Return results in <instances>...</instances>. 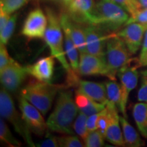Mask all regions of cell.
Segmentation results:
<instances>
[{
  "label": "cell",
  "mask_w": 147,
  "mask_h": 147,
  "mask_svg": "<svg viewBox=\"0 0 147 147\" xmlns=\"http://www.w3.org/2000/svg\"><path fill=\"white\" fill-rule=\"evenodd\" d=\"M31 0H0V9L12 14L26 5Z\"/></svg>",
  "instance_id": "27"
},
{
  "label": "cell",
  "mask_w": 147,
  "mask_h": 147,
  "mask_svg": "<svg viewBox=\"0 0 147 147\" xmlns=\"http://www.w3.org/2000/svg\"><path fill=\"white\" fill-rule=\"evenodd\" d=\"M141 67L140 59L132 58L131 60L125 66L122 67L117 76L121 81V97L119 110L123 117L127 118V105L130 93L136 87L139 78V72L138 68Z\"/></svg>",
  "instance_id": "7"
},
{
  "label": "cell",
  "mask_w": 147,
  "mask_h": 147,
  "mask_svg": "<svg viewBox=\"0 0 147 147\" xmlns=\"http://www.w3.org/2000/svg\"><path fill=\"white\" fill-rule=\"evenodd\" d=\"M77 91L97 102L107 105L108 100L105 84L89 80H79Z\"/></svg>",
  "instance_id": "18"
},
{
  "label": "cell",
  "mask_w": 147,
  "mask_h": 147,
  "mask_svg": "<svg viewBox=\"0 0 147 147\" xmlns=\"http://www.w3.org/2000/svg\"><path fill=\"white\" fill-rule=\"evenodd\" d=\"M123 8L130 16L134 15L139 9L142 8L136 0H113Z\"/></svg>",
  "instance_id": "30"
},
{
  "label": "cell",
  "mask_w": 147,
  "mask_h": 147,
  "mask_svg": "<svg viewBox=\"0 0 147 147\" xmlns=\"http://www.w3.org/2000/svg\"><path fill=\"white\" fill-rule=\"evenodd\" d=\"M0 140L1 142L12 147L21 146V143L12 135L10 128L2 117L0 119Z\"/></svg>",
  "instance_id": "24"
},
{
  "label": "cell",
  "mask_w": 147,
  "mask_h": 147,
  "mask_svg": "<svg viewBox=\"0 0 147 147\" xmlns=\"http://www.w3.org/2000/svg\"><path fill=\"white\" fill-rule=\"evenodd\" d=\"M61 25L63 33L70 37L80 53H87V41L84 28L80 23L74 21L67 13L62 12L59 15Z\"/></svg>",
  "instance_id": "13"
},
{
  "label": "cell",
  "mask_w": 147,
  "mask_h": 147,
  "mask_svg": "<svg viewBox=\"0 0 147 147\" xmlns=\"http://www.w3.org/2000/svg\"><path fill=\"white\" fill-rule=\"evenodd\" d=\"M147 30V25L138 23L125 25L123 29L117 33L132 55L136 54L142 47L144 34Z\"/></svg>",
  "instance_id": "12"
},
{
  "label": "cell",
  "mask_w": 147,
  "mask_h": 147,
  "mask_svg": "<svg viewBox=\"0 0 147 147\" xmlns=\"http://www.w3.org/2000/svg\"><path fill=\"white\" fill-rule=\"evenodd\" d=\"M36 146L40 147H57L59 146V143L57 140V137L54 136L47 134L46 136V138L39 143H36Z\"/></svg>",
  "instance_id": "35"
},
{
  "label": "cell",
  "mask_w": 147,
  "mask_h": 147,
  "mask_svg": "<svg viewBox=\"0 0 147 147\" xmlns=\"http://www.w3.org/2000/svg\"><path fill=\"white\" fill-rule=\"evenodd\" d=\"M95 5L94 0H71L65 7L66 13L76 23L89 24Z\"/></svg>",
  "instance_id": "15"
},
{
  "label": "cell",
  "mask_w": 147,
  "mask_h": 147,
  "mask_svg": "<svg viewBox=\"0 0 147 147\" xmlns=\"http://www.w3.org/2000/svg\"><path fill=\"white\" fill-rule=\"evenodd\" d=\"M131 55L117 33L110 34L106 46L105 61L107 68L106 77L111 80H116L117 73L131 60Z\"/></svg>",
  "instance_id": "5"
},
{
  "label": "cell",
  "mask_w": 147,
  "mask_h": 147,
  "mask_svg": "<svg viewBox=\"0 0 147 147\" xmlns=\"http://www.w3.org/2000/svg\"><path fill=\"white\" fill-rule=\"evenodd\" d=\"M12 14H9L0 9V31L2 30L3 27L5 26L7 23H8L9 19Z\"/></svg>",
  "instance_id": "37"
},
{
  "label": "cell",
  "mask_w": 147,
  "mask_h": 147,
  "mask_svg": "<svg viewBox=\"0 0 147 147\" xmlns=\"http://www.w3.org/2000/svg\"><path fill=\"white\" fill-rule=\"evenodd\" d=\"M78 113L73 92L67 88L61 90L54 109L47 121L48 128L55 133L74 135V123Z\"/></svg>",
  "instance_id": "2"
},
{
  "label": "cell",
  "mask_w": 147,
  "mask_h": 147,
  "mask_svg": "<svg viewBox=\"0 0 147 147\" xmlns=\"http://www.w3.org/2000/svg\"><path fill=\"white\" fill-rule=\"evenodd\" d=\"M87 41V53L105 59L106 46L110 34L95 25L88 24L84 27Z\"/></svg>",
  "instance_id": "11"
},
{
  "label": "cell",
  "mask_w": 147,
  "mask_h": 147,
  "mask_svg": "<svg viewBox=\"0 0 147 147\" xmlns=\"http://www.w3.org/2000/svg\"><path fill=\"white\" fill-rule=\"evenodd\" d=\"M45 13L48 18V25L44 39L45 40L51 55L59 61L64 69L67 72V88L69 87H76L78 84V75L71 69L68 61L66 59V55L64 49V34L61 25L60 16L52 8L47 7Z\"/></svg>",
  "instance_id": "1"
},
{
  "label": "cell",
  "mask_w": 147,
  "mask_h": 147,
  "mask_svg": "<svg viewBox=\"0 0 147 147\" xmlns=\"http://www.w3.org/2000/svg\"><path fill=\"white\" fill-rule=\"evenodd\" d=\"M65 88H67L65 84H55L37 80L25 86L21 89V95L45 116L52 107L56 95Z\"/></svg>",
  "instance_id": "4"
},
{
  "label": "cell",
  "mask_w": 147,
  "mask_h": 147,
  "mask_svg": "<svg viewBox=\"0 0 147 147\" xmlns=\"http://www.w3.org/2000/svg\"><path fill=\"white\" fill-rule=\"evenodd\" d=\"M57 137L59 146L61 147H82L84 143L79 139L78 136L74 135L65 134V136Z\"/></svg>",
  "instance_id": "29"
},
{
  "label": "cell",
  "mask_w": 147,
  "mask_h": 147,
  "mask_svg": "<svg viewBox=\"0 0 147 147\" xmlns=\"http://www.w3.org/2000/svg\"><path fill=\"white\" fill-rule=\"evenodd\" d=\"M27 74L26 67L22 66L14 60L0 71L1 86L10 93H14L21 87Z\"/></svg>",
  "instance_id": "10"
},
{
  "label": "cell",
  "mask_w": 147,
  "mask_h": 147,
  "mask_svg": "<svg viewBox=\"0 0 147 147\" xmlns=\"http://www.w3.org/2000/svg\"><path fill=\"white\" fill-rule=\"evenodd\" d=\"M0 114L3 119L13 126L15 131L19 134L29 146H36L31 132L20 114L16 110L10 93L5 89L0 91Z\"/></svg>",
  "instance_id": "6"
},
{
  "label": "cell",
  "mask_w": 147,
  "mask_h": 147,
  "mask_svg": "<svg viewBox=\"0 0 147 147\" xmlns=\"http://www.w3.org/2000/svg\"><path fill=\"white\" fill-rule=\"evenodd\" d=\"M87 117L88 116L79 110L73 125L74 131L83 141L89 133L87 126Z\"/></svg>",
  "instance_id": "25"
},
{
  "label": "cell",
  "mask_w": 147,
  "mask_h": 147,
  "mask_svg": "<svg viewBox=\"0 0 147 147\" xmlns=\"http://www.w3.org/2000/svg\"><path fill=\"white\" fill-rule=\"evenodd\" d=\"M26 69L28 74L39 81L50 82L55 69V57L51 55L40 59L36 63L28 65Z\"/></svg>",
  "instance_id": "16"
},
{
  "label": "cell",
  "mask_w": 147,
  "mask_h": 147,
  "mask_svg": "<svg viewBox=\"0 0 147 147\" xmlns=\"http://www.w3.org/2000/svg\"><path fill=\"white\" fill-rule=\"evenodd\" d=\"M18 107L31 132L39 137L45 136L49 129L41 112L21 95L18 98Z\"/></svg>",
  "instance_id": "8"
},
{
  "label": "cell",
  "mask_w": 147,
  "mask_h": 147,
  "mask_svg": "<svg viewBox=\"0 0 147 147\" xmlns=\"http://www.w3.org/2000/svg\"><path fill=\"white\" fill-rule=\"evenodd\" d=\"M109 113H108L107 108L106 107L105 109L101 112L100 116L99 117L98 121H97V130H99L104 137L106 136V129H107L108 124H109Z\"/></svg>",
  "instance_id": "32"
},
{
  "label": "cell",
  "mask_w": 147,
  "mask_h": 147,
  "mask_svg": "<svg viewBox=\"0 0 147 147\" xmlns=\"http://www.w3.org/2000/svg\"><path fill=\"white\" fill-rule=\"evenodd\" d=\"M110 116L109 124L106 131V140L110 144L117 146H125L123 134L120 126L119 108L106 106Z\"/></svg>",
  "instance_id": "17"
},
{
  "label": "cell",
  "mask_w": 147,
  "mask_h": 147,
  "mask_svg": "<svg viewBox=\"0 0 147 147\" xmlns=\"http://www.w3.org/2000/svg\"><path fill=\"white\" fill-rule=\"evenodd\" d=\"M132 113L140 133L147 139V102L136 103L134 106Z\"/></svg>",
  "instance_id": "21"
},
{
  "label": "cell",
  "mask_w": 147,
  "mask_h": 147,
  "mask_svg": "<svg viewBox=\"0 0 147 147\" xmlns=\"http://www.w3.org/2000/svg\"><path fill=\"white\" fill-rule=\"evenodd\" d=\"M141 84L138 92V100L147 102V69L141 71Z\"/></svg>",
  "instance_id": "31"
},
{
  "label": "cell",
  "mask_w": 147,
  "mask_h": 147,
  "mask_svg": "<svg viewBox=\"0 0 147 147\" xmlns=\"http://www.w3.org/2000/svg\"><path fill=\"white\" fill-rule=\"evenodd\" d=\"M74 99L79 110L88 117L93 114L100 113L106 108L105 104L92 100L78 91H76Z\"/></svg>",
  "instance_id": "19"
},
{
  "label": "cell",
  "mask_w": 147,
  "mask_h": 147,
  "mask_svg": "<svg viewBox=\"0 0 147 147\" xmlns=\"http://www.w3.org/2000/svg\"><path fill=\"white\" fill-rule=\"evenodd\" d=\"M101 112L98 113L93 114V115H90L87 117V126L89 132L95 131V130L97 129V121H98L99 117L100 116Z\"/></svg>",
  "instance_id": "36"
},
{
  "label": "cell",
  "mask_w": 147,
  "mask_h": 147,
  "mask_svg": "<svg viewBox=\"0 0 147 147\" xmlns=\"http://www.w3.org/2000/svg\"><path fill=\"white\" fill-rule=\"evenodd\" d=\"M105 85L108 100L106 106L119 108L121 97V84L117 83L115 80H110L105 82Z\"/></svg>",
  "instance_id": "23"
},
{
  "label": "cell",
  "mask_w": 147,
  "mask_h": 147,
  "mask_svg": "<svg viewBox=\"0 0 147 147\" xmlns=\"http://www.w3.org/2000/svg\"><path fill=\"white\" fill-rule=\"evenodd\" d=\"M45 1H53V2L59 3V4L63 5V6L65 8V7L67 6L69 3H70L71 0H45Z\"/></svg>",
  "instance_id": "40"
},
{
  "label": "cell",
  "mask_w": 147,
  "mask_h": 147,
  "mask_svg": "<svg viewBox=\"0 0 147 147\" xmlns=\"http://www.w3.org/2000/svg\"><path fill=\"white\" fill-rule=\"evenodd\" d=\"M105 137L97 129L89 132L83 142L86 147H101L105 144Z\"/></svg>",
  "instance_id": "28"
},
{
  "label": "cell",
  "mask_w": 147,
  "mask_h": 147,
  "mask_svg": "<svg viewBox=\"0 0 147 147\" xmlns=\"http://www.w3.org/2000/svg\"><path fill=\"white\" fill-rule=\"evenodd\" d=\"M113 0H100L95 3L89 23L106 32L114 33L125 25L130 15Z\"/></svg>",
  "instance_id": "3"
},
{
  "label": "cell",
  "mask_w": 147,
  "mask_h": 147,
  "mask_svg": "<svg viewBox=\"0 0 147 147\" xmlns=\"http://www.w3.org/2000/svg\"><path fill=\"white\" fill-rule=\"evenodd\" d=\"M140 63L141 67L147 66V51L144 55L140 56Z\"/></svg>",
  "instance_id": "39"
},
{
  "label": "cell",
  "mask_w": 147,
  "mask_h": 147,
  "mask_svg": "<svg viewBox=\"0 0 147 147\" xmlns=\"http://www.w3.org/2000/svg\"><path fill=\"white\" fill-rule=\"evenodd\" d=\"M14 59L9 55L5 45H0V71L12 63Z\"/></svg>",
  "instance_id": "34"
},
{
  "label": "cell",
  "mask_w": 147,
  "mask_h": 147,
  "mask_svg": "<svg viewBox=\"0 0 147 147\" xmlns=\"http://www.w3.org/2000/svg\"><path fill=\"white\" fill-rule=\"evenodd\" d=\"M18 14L14 13L11 15L10 19L2 30L0 31V42L1 44L6 45L12 37L15 29L16 21H17Z\"/></svg>",
  "instance_id": "26"
},
{
  "label": "cell",
  "mask_w": 147,
  "mask_h": 147,
  "mask_svg": "<svg viewBox=\"0 0 147 147\" xmlns=\"http://www.w3.org/2000/svg\"><path fill=\"white\" fill-rule=\"evenodd\" d=\"M107 72L106 61L88 53H80L78 74L81 76H106Z\"/></svg>",
  "instance_id": "14"
},
{
  "label": "cell",
  "mask_w": 147,
  "mask_h": 147,
  "mask_svg": "<svg viewBox=\"0 0 147 147\" xmlns=\"http://www.w3.org/2000/svg\"><path fill=\"white\" fill-rule=\"evenodd\" d=\"M120 123L126 146L141 147L145 145L143 140L140 136L135 128L127 120V118L120 117Z\"/></svg>",
  "instance_id": "20"
},
{
  "label": "cell",
  "mask_w": 147,
  "mask_h": 147,
  "mask_svg": "<svg viewBox=\"0 0 147 147\" xmlns=\"http://www.w3.org/2000/svg\"><path fill=\"white\" fill-rule=\"evenodd\" d=\"M147 51V30L145 32V35L144 37V40H143L142 42V49H141V52H140V55H144L145 53Z\"/></svg>",
  "instance_id": "38"
},
{
  "label": "cell",
  "mask_w": 147,
  "mask_h": 147,
  "mask_svg": "<svg viewBox=\"0 0 147 147\" xmlns=\"http://www.w3.org/2000/svg\"><path fill=\"white\" fill-rule=\"evenodd\" d=\"M132 23H138L147 25V8L139 9L134 15L130 16L125 25Z\"/></svg>",
  "instance_id": "33"
},
{
  "label": "cell",
  "mask_w": 147,
  "mask_h": 147,
  "mask_svg": "<svg viewBox=\"0 0 147 147\" xmlns=\"http://www.w3.org/2000/svg\"><path fill=\"white\" fill-rule=\"evenodd\" d=\"M64 34V49L66 57L68 59L69 65H70L71 69L77 74H78L79 68V61H80V57H79L78 49L70 37L65 33Z\"/></svg>",
  "instance_id": "22"
},
{
  "label": "cell",
  "mask_w": 147,
  "mask_h": 147,
  "mask_svg": "<svg viewBox=\"0 0 147 147\" xmlns=\"http://www.w3.org/2000/svg\"><path fill=\"white\" fill-rule=\"evenodd\" d=\"M48 18L39 8L31 11L24 21L21 34L29 40L43 39L47 30Z\"/></svg>",
  "instance_id": "9"
},
{
  "label": "cell",
  "mask_w": 147,
  "mask_h": 147,
  "mask_svg": "<svg viewBox=\"0 0 147 147\" xmlns=\"http://www.w3.org/2000/svg\"><path fill=\"white\" fill-rule=\"evenodd\" d=\"M136 1L142 8H147V0H136Z\"/></svg>",
  "instance_id": "41"
}]
</instances>
